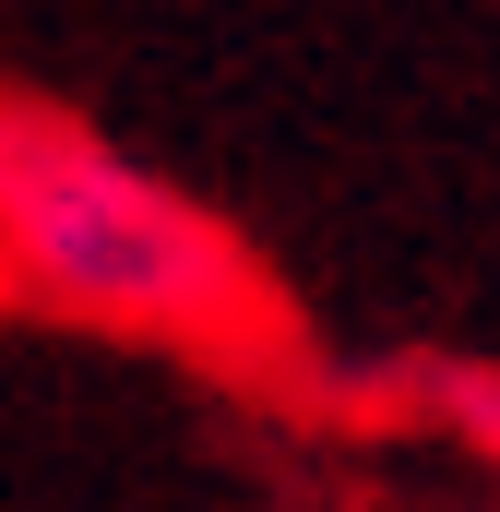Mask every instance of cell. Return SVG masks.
<instances>
[{
    "label": "cell",
    "mask_w": 500,
    "mask_h": 512,
    "mask_svg": "<svg viewBox=\"0 0 500 512\" xmlns=\"http://www.w3.org/2000/svg\"><path fill=\"white\" fill-rule=\"evenodd\" d=\"M0 298L167 358H250L274 334V298L215 203H191L167 167L120 155L108 131L36 120V108L0 167Z\"/></svg>",
    "instance_id": "6da1fadb"
},
{
    "label": "cell",
    "mask_w": 500,
    "mask_h": 512,
    "mask_svg": "<svg viewBox=\"0 0 500 512\" xmlns=\"http://www.w3.org/2000/svg\"><path fill=\"white\" fill-rule=\"evenodd\" d=\"M12 143H24V108H12V96H0V167H12Z\"/></svg>",
    "instance_id": "7a4b0ae2"
}]
</instances>
